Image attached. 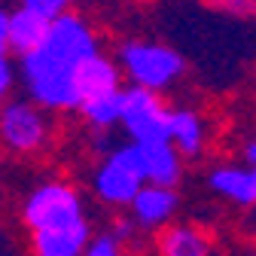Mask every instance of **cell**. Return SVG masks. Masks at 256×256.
Returning <instances> with one entry per match:
<instances>
[{
  "label": "cell",
  "instance_id": "5b68a950",
  "mask_svg": "<svg viewBox=\"0 0 256 256\" xmlns=\"http://www.w3.org/2000/svg\"><path fill=\"white\" fill-rule=\"evenodd\" d=\"M146 183L144 165L138 144H116L110 152L101 156L98 168L92 171V192L94 198L107 208H128V202L134 198V192Z\"/></svg>",
  "mask_w": 256,
  "mask_h": 256
},
{
  "label": "cell",
  "instance_id": "277c9868",
  "mask_svg": "<svg viewBox=\"0 0 256 256\" xmlns=\"http://www.w3.org/2000/svg\"><path fill=\"white\" fill-rule=\"evenodd\" d=\"M52 140L49 110L37 101L6 98L0 104V150L10 156H37Z\"/></svg>",
  "mask_w": 256,
  "mask_h": 256
},
{
  "label": "cell",
  "instance_id": "6da1fadb",
  "mask_svg": "<svg viewBox=\"0 0 256 256\" xmlns=\"http://www.w3.org/2000/svg\"><path fill=\"white\" fill-rule=\"evenodd\" d=\"M98 49L101 37L94 24L74 10H64L52 16L46 37L30 52L18 55L16 80L22 82L28 98L46 107L49 113H70L80 107V68Z\"/></svg>",
  "mask_w": 256,
  "mask_h": 256
},
{
  "label": "cell",
  "instance_id": "8992f818",
  "mask_svg": "<svg viewBox=\"0 0 256 256\" xmlns=\"http://www.w3.org/2000/svg\"><path fill=\"white\" fill-rule=\"evenodd\" d=\"M168 116L171 107L165 104L162 92L128 86L122 88V119L119 128L128 140H165L168 138Z\"/></svg>",
  "mask_w": 256,
  "mask_h": 256
},
{
  "label": "cell",
  "instance_id": "ffe728a7",
  "mask_svg": "<svg viewBox=\"0 0 256 256\" xmlns=\"http://www.w3.org/2000/svg\"><path fill=\"white\" fill-rule=\"evenodd\" d=\"M241 158H244V165H253V168H256V134L244 140V146H241Z\"/></svg>",
  "mask_w": 256,
  "mask_h": 256
},
{
  "label": "cell",
  "instance_id": "5bb4252c",
  "mask_svg": "<svg viewBox=\"0 0 256 256\" xmlns=\"http://www.w3.org/2000/svg\"><path fill=\"white\" fill-rule=\"evenodd\" d=\"M76 113L82 116V122L88 128H119V119H122V88H113V92H104V94H92L86 98Z\"/></svg>",
  "mask_w": 256,
  "mask_h": 256
},
{
  "label": "cell",
  "instance_id": "7a4b0ae2",
  "mask_svg": "<svg viewBox=\"0 0 256 256\" xmlns=\"http://www.w3.org/2000/svg\"><path fill=\"white\" fill-rule=\"evenodd\" d=\"M116 64L132 86L152 88V92L174 88L186 74V58L174 46L158 40H140V37L122 40L116 46Z\"/></svg>",
  "mask_w": 256,
  "mask_h": 256
},
{
  "label": "cell",
  "instance_id": "52a82bcc",
  "mask_svg": "<svg viewBox=\"0 0 256 256\" xmlns=\"http://www.w3.org/2000/svg\"><path fill=\"white\" fill-rule=\"evenodd\" d=\"M180 210V196L177 186H158V183H144L134 198L128 202V214H132L134 226L140 235H156L162 226L177 216Z\"/></svg>",
  "mask_w": 256,
  "mask_h": 256
},
{
  "label": "cell",
  "instance_id": "44dd1931",
  "mask_svg": "<svg viewBox=\"0 0 256 256\" xmlns=\"http://www.w3.org/2000/svg\"><path fill=\"white\" fill-rule=\"evenodd\" d=\"M6 16H10V10L0 6V52H10V46H6Z\"/></svg>",
  "mask_w": 256,
  "mask_h": 256
},
{
  "label": "cell",
  "instance_id": "9a60e30c",
  "mask_svg": "<svg viewBox=\"0 0 256 256\" xmlns=\"http://www.w3.org/2000/svg\"><path fill=\"white\" fill-rule=\"evenodd\" d=\"M122 253H128V244L110 226H104L101 232H92L86 244V256H122Z\"/></svg>",
  "mask_w": 256,
  "mask_h": 256
},
{
  "label": "cell",
  "instance_id": "d6986e66",
  "mask_svg": "<svg viewBox=\"0 0 256 256\" xmlns=\"http://www.w3.org/2000/svg\"><path fill=\"white\" fill-rule=\"evenodd\" d=\"M18 4H24V6H30V10H40L43 16H58V12H64V10H74L80 0H18Z\"/></svg>",
  "mask_w": 256,
  "mask_h": 256
},
{
  "label": "cell",
  "instance_id": "3957f363",
  "mask_svg": "<svg viewBox=\"0 0 256 256\" xmlns=\"http://www.w3.org/2000/svg\"><path fill=\"white\" fill-rule=\"evenodd\" d=\"M22 226L30 232H49V229H64L86 222V202L80 189L68 180H43L24 196L22 202Z\"/></svg>",
  "mask_w": 256,
  "mask_h": 256
},
{
  "label": "cell",
  "instance_id": "4fadbf2b",
  "mask_svg": "<svg viewBox=\"0 0 256 256\" xmlns=\"http://www.w3.org/2000/svg\"><path fill=\"white\" fill-rule=\"evenodd\" d=\"M92 232H94L92 220L76 222V226H64V229L30 232V253H37V256H82Z\"/></svg>",
  "mask_w": 256,
  "mask_h": 256
},
{
  "label": "cell",
  "instance_id": "2e32d148",
  "mask_svg": "<svg viewBox=\"0 0 256 256\" xmlns=\"http://www.w3.org/2000/svg\"><path fill=\"white\" fill-rule=\"evenodd\" d=\"M208 4L229 18H241V22L256 18V0H208Z\"/></svg>",
  "mask_w": 256,
  "mask_h": 256
},
{
  "label": "cell",
  "instance_id": "e0dca14e",
  "mask_svg": "<svg viewBox=\"0 0 256 256\" xmlns=\"http://www.w3.org/2000/svg\"><path fill=\"white\" fill-rule=\"evenodd\" d=\"M16 86V64L10 58V52H0V104H4Z\"/></svg>",
  "mask_w": 256,
  "mask_h": 256
},
{
  "label": "cell",
  "instance_id": "8fae6325",
  "mask_svg": "<svg viewBox=\"0 0 256 256\" xmlns=\"http://www.w3.org/2000/svg\"><path fill=\"white\" fill-rule=\"evenodd\" d=\"M168 140L180 150L183 158H198L208 146V122L192 107H171Z\"/></svg>",
  "mask_w": 256,
  "mask_h": 256
},
{
  "label": "cell",
  "instance_id": "30bf717a",
  "mask_svg": "<svg viewBox=\"0 0 256 256\" xmlns=\"http://www.w3.org/2000/svg\"><path fill=\"white\" fill-rule=\"evenodd\" d=\"M156 250L162 256H210L216 250V244L196 222L171 220L168 226L156 232Z\"/></svg>",
  "mask_w": 256,
  "mask_h": 256
},
{
  "label": "cell",
  "instance_id": "7c38bea8",
  "mask_svg": "<svg viewBox=\"0 0 256 256\" xmlns=\"http://www.w3.org/2000/svg\"><path fill=\"white\" fill-rule=\"evenodd\" d=\"M52 18L43 16L40 10H30L24 4H18L16 10H10L6 16V46H10V55H24L30 52L49 30Z\"/></svg>",
  "mask_w": 256,
  "mask_h": 256
},
{
  "label": "cell",
  "instance_id": "9c48e42d",
  "mask_svg": "<svg viewBox=\"0 0 256 256\" xmlns=\"http://www.w3.org/2000/svg\"><path fill=\"white\" fill-rule=\"evenodd\" d=\"M138 152H140V165H144L146 183L180 186V180H183V162H186V158L180 156V150L168 138L165 140H144V144H138Z\"/></svg>",
  "mask_w": 256,
  "mask_h": 256
},
{
  "label": "cell",
  "instance_id": "ba28073f",
  "mask_svg": "<svg viewBox=\"0 0 256 256\" xmlns=\"http://www.w3.org/2000/svg\"><path fill=\"white\" fill-rule=\"evenodd\" d=\"M208 189L235 208L256 204V168L253 165H216L208 174Z\"/></svg>",
  "mask_w": 256,
  "mask_h": 256
},
{
  "label": "cell",
  "instance_id": "ac0fdd59",
  "mask_svg": "<svg viewBox=\"0 0 256 256\" xmlns=\"http://www.w3.org/2000/svg\"><path fill=\"white\" fill-rule=\"evenodd\" d=\"M88 146H92V152H98V156H104V152H110L113 146H116V128H88Z\"/></svg>",
  "mask_w": 256,
  "mask_h": 256
}]
</instances>
